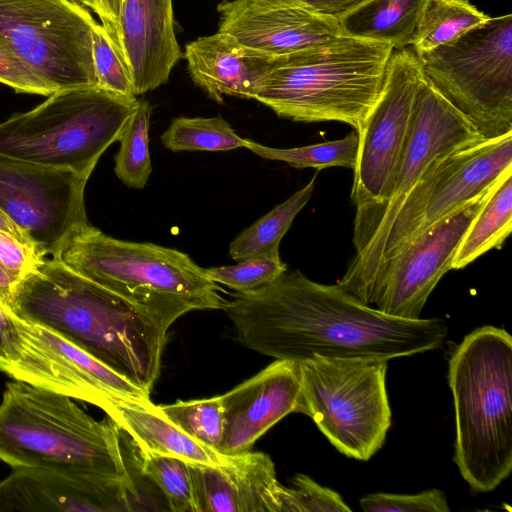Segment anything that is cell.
<instances>
[{
    "mask_svg": "<svg viewBox=\"0 0 512 512\" xmlns=\"http://www.w3.org/2000/svg\"><path fill=\"white\" fill-rule=\"evenodd\" d=\"M45 260L38 248L13 233L0 229V266L16 285Z\"/></svg>",
    "mask_w": 512,
    "mask_h": 512,
    "instance_id": "obj_37",
    "label": "cell"
},
{
    "mask_svg": "<svg viewBox=\"0 0 512 512\" xmlns=\"http://www.w3.org/2000/svg\"><path fill=\"white\" fill-rule=\"evenodd\" d=\"M300 391L298 362L276 359L221 395L224 429L217 451L224 455L250 451L272 426L297 412Z\"/></svg>",
    "mask_w": 512,
    "mask_h": 512,
    "instance_id": "obj_18",
    "label": "cell"
},
{
    "mask_svg": "<svg viewBox=\"0 0 512 512\" xmlns=\"http://www.w3.org/2000/svg\"><path fill=\"white\" fill-rule=\"evenodd\" d=\"M136 467L161 490L169 510L199 512L188 461L136 448Z\"/></svg>",
    "mask_w": 512,
    "mask_h": 512,
    "instance_id": "obj_29",
    "label": "cell"
},
{
    "mask_svg": "<svg viewBox=\"0 0 512 512\" xmlns=\"http://www.w3.org/2000/svg\"><path fill=\"white\" fill-rule=\"evenodd\" d=\"M138 101L98 86L55 91L32 110L0 123V154L89 179Z\"/></svg>",
    "mask_w": 512,
    "mask_h": 512,
    "instance_id": "obj_7",
    "label": "cell"
},
{
    "mask_svg": "<svg viewBox=\"0 0 512 512\" xmlns=\"http://www.w3.org/2000/svg\"><path fill=\"white\" fill-rule=\"evenodd\" d=\"M122 0H90L89 8L100 18L111 37L116 33Z\"/></svg>",
    "mask_w": 512,
    "mask_h": 512,
    "instance_id": "obj_41",
    "label": "cell"
},
{
    "mask_svg": "<svg viewBox=\"0 0 512 512\" xmlns=\"http://www.w3.org/2000/svg\"><path fill=\"white\" fill-rule=\"evenodd\" d=\"M298 364L297 412L309 416L340 453L369 460L382 448L391 426L388 361L313 356Z\"/></svg>",
    "mask_w": 512,
    "mask_h": 512,
    "instance_id": "obj_9",
    "label": "cell"
},
{
    "mask_svg": "<svg viewBox=\"0 0 512 512\" xmlns=\"http://www.w3.org/2000/svg\"><path fill=\"white\" fill-rule=\"evenodd\" d=\"M427 80L484 139L512 132V15L417 55Z\"/></svg>",
    "mask_w": 512,
    "mask_h": 512,
    "instance_id": "obj_10",
    "label": "cell"
},
{
    "mask_svg": "<svg viewBox=\"0 0 512 512\" xmlns=\"http://www.w3.org/2000/svg\"><path fill=\"white\" fill-rule=\"evenodd\" d=\"M366 512H449L447 498L439 489L417 494H368L359 501Z\"/></svg>",
    "mask_w": 512,
    "mask_h": 512,
    "instance_id": "obj_36",
    "label": "cell"
},
{
    "mask_svg": "<svg viewBox=\"0 0 512 512\" xmlns=\"http://www.w3.org/2000/svg\"><path fill=\"white\" fill-rule=\"evenodd\" d=\"M287 271L279 253L249 257L235 265L204 268L206 276L239 293L268 285Z\"/></svg>",
    "mask_w": 512,
    "mask_h": 512,
    "instance_id": "obj_33",
    "label": "cell"
},
{
    "mask_svg": "<svg viewBox=\"0 0 512 512\" xmlns=\"http://www.w3.org/2000/svg\"><path fill=\"white\" fill-rule=\"evenodd\" d=\"M87 181L70 170L0 154V211L44 256L58 258L92 226L84 202Z\"/></svg>",
    "mask_w": 512,
    "mask_h": 512,
    "instance_id": "obj_13",
    "label": "cell"
},
{
    "mask_svg": "<svg viewBox=\"0 0 512 512\" xmlns=\"http://www.w3.org/2000/svg\"><path fill=\"white\" fill-rule=\"evenodd\" d=\"M0 83L17 93L49 96L54 90L0 41Z\"/></svg>",
    "mask_w": 512,
    "mask_h": 512,
    "instance_id": "obj_38",
    "label": "cell"
},
{
    "mask_svg": "<svg viewBox=\"0 0 512 512\" xmlns=\"http://www.w3.org/2000/svg\"><path fill=\"white\" fill-rule=\"evenodd\" d=\"M497 181L462 208L418 234L382 266L373 291L377 309L399 318H420L431 292L443 275L452 270L459 243Z\"/></svg>",
    "mask_w": 512,
    "mask_h": 512,
    "instance_id": "obj_16",
    "label": "cell"
},
{
    "mask_svg": "<svg viewBox=\"0 0 512 512\" xmlns=\"http://www.w3.org/2000/svg\"><path fill=\"white\" fill-rule=\"evenodd\" d=\"M245 148L263 159L282 161L295 168L328 167L354 169L357 160L358 134L350 132L339 140L326 141L294 148H274L245 139Z\"/></svg>",
    "mask_w": 512,
    "mask_h": 512,
    "instance_id": "obj_31",
    "label": "cell"
},
{
    "mask_svg": "<svg viewBox=\"0 0 512 512\" xmlns=\"http://www.w3.org/2000/svg\"><path fill=\"white\" fill-rule=\"evenodd\" d=\"M152 106L139 99L120 138V148L115 156V174L128 187L142 189L152 172L149 151V127Z\"/></svg>",
    "mask_w": 512,
    "mask_h": 512,
    "instance_id": "obj_30",
    "label": "cell"
},
{
    "mask_svg": "<svg viewBox=\"0 0 512 512\" xmlns=\"http://www.w3.org/2000/svg\"><path fill=\"white\" fill-rule=\"evenodd\" d=\"M160 139L163 145L173 152L229 151L245 148V138L240 137L220 115L173 118Z\"/></svg>",
    "mask_w": 512,
    "mask_h": 512,
    "instance_id": "obj_28",
    "label": "cell"
},
{
    "mask_svg": "<svg viewBox=\"0 0 512 512\" xmlns=\"http://www.w3.org/2000/svg\"><path fill=\"white\" fill-rule=\"evenodd\" d=\"M258 7L295 5L307 8L318 14L339 19L364 0H241Z\"/></svg>",
    "mask_w": 512,
    "mask_h": 512,
    "instance_id": "obj_39",
    "label": "cell"
},
{
    "mask_svg": "<svg viewBox=\"0 0 512 512\" xmlns=\"http://www.w3.org/2000/svg\"><path fill=\"white\" fill-rule=\"evenodd\" d=\"M222 310L243 346L277 360L322 356L388 361L437 349L448 334L442 319L388 315L338 283L321 284L299 270L237 292Z\"/></svg>",
    "mask_w": 512,
    "mask_h": 512,
    "instance_id": "obj_1",
    "label": "cell"
},
{
    "mask_svg": "<svg viewBox=\"0 0 512 512\" xmlns=\"http://www.w3.org/2000/svg\"><path fill=\"white\" fill-rule=\"evenodd\" d=\"M423 76L420 61L411 47L393 50L380 95L356 131L358 151L351 189L356 209L387 198Z\"/></svg>",
    "mask_w": 512,
    "mask_h": 512,
    "instance_id": "obj_14",
    "label": "cell"
},
{
    "mask_svg": "<svg viewBox=\"0 0 512 512\" xmlns=\"http://www.w3.org/2000/svg\"><path fill=\"white\" fill-rule=\"evenodd\" d=\"M162 413L185 434L202 445L218 450L224 421L221 396L159 405Z\"/></svg>",
    "mask_w": 512,
    "mask_h": 512,
    "instance_id": "obj_32",
    "label": "cell"
},
{
    "mask_svg": "<svg viewBox=\"0 0 512 512\" xmlns=\"http://www.w3.org/2000/svg\"><path fill=\"white\" fill-rule=\"evenodd\" d=\"M219 30L273 56L308 50L343 36L338 20L295 5L258 7L224 0L217 7Z\"/></svg>",
    "mask_w": 512,
    "mask_h": 512,
    "instance_id": "obj_19",
    "label": "cell"
},
{
    "mask_svg": "<svg viewBox=\"0 0 512 512\" xmlns=\"http://www.w3.org/2000/svg\"><path fill=\"white\" fill-rule=\"evenodd\" d=\"M15 284L0 266V305L12 312Z\"/></svg>",
    "mask_w": 512,
    "mask_h": 512,
    "instance_id": "obj_42",
    "label": "cell"
},
{
    "mask_svg": "<svg viewBox=\"0 0 512 512\" xmlns=\"http://www.w3.org/2000/svg\"><path fill=\"white\" fill-rule=\"evenodd\" d=\"M490 18L469 0H430L411 48L416 55L431 51Z\"/></svg>",
    "mask_w": 512,
    "mask_h": 512,
    "instance_id": "obj_27",
    "label": "cell"
},
{
    "mask_svg": "<svg viewBox=\"0 0 512 512\" xmlns=\"http://www.w3.org/2000/svg\"><path fill=\"white\" fill-rule=\"evenodd\" d=\"M484 138L425 76L418 86L406 141L387 198L356 209L355 257L338 284L366 304L383 241L412 190L453 152Z\"/></svg>",
    "mask_w": 512,
    "mask_h": 512,
    "instance_id": "obj_8",
    "label": "cell"
},
{
    "mask_svg": "<svg viewBox=\"0 0 512 512\" xmlns=\"http://www.w3.org/2000/svg\"><path fill=\"white\" fill-rule=\"evenodd\" d=\"M73 2H76L82 6H85V7H88L89 8V5H90V0H71Z\"/></svg>",
    "mask_w": 512,
    "mask_h": 512,
    "instance_id": "obj_44",
    "label": "cell"
},
{
    "mask_svg": "<svg viewBox=\"0 0 512 512\" xmlns=\"http://www.w3.org/2000/svg\"><path fill=\"white\" fill-rule=\"evenodd\" d=\"M0 229L6 230L10 233L15 234L19 238L30 242L24 234L21 232V230L7 217L0 211ZM31 243V242H30Z\"/></svg>",
    "mask_w": 512,
    "mask_h": 512,
    "instance_id": "obj_43",
    "label": "cell"
},
{
    "mask_svg": "<svg viewBox=\"0 0 512 512\" xmlns=\"http://www.w3.org/2000/svg\"><path fill=\"white\" fill-rule=\"evenodd\" d=\"M91 37L97 86L119 96L136 97L128 66L106 28L95 22Z\"/></svg>",
    "mask_w": 512,
    "mask_h": 512,
    "instance_id": "obj_34",
    "label": "cell"
},
{
    "mask_svg": "<svg viewBox=\"0 0 512 512\" xmlns=\"http://www.w3.org/2000/svg\"><path fill=\"white\" fill-rule=\"evenodd\" d=\"M184 56L194 83L218 103L224 96L255 99L284 57L247 46L221 31L188 43Z\"/></svg>",
    "mask_w": 512,
    "mask_h": 512,
    "instance_id": "obj_22",
    "label": "cell"
},
{
    "mask_svg": "<svg viewBox=\"0 0 512 512\" xmlns=\"http://www.w3.org/2000/svg\"><path fill=\"white\" fill-rule=\"evenodd\" d=\"M512 229V168L498 179L490 196L459 243L451 269H462L493 248H500Z\"/></svg>",
    "mask_w": 512,
    "mask_h": 512,
    "instance_id": "obj_25",
    "label": "cell"
},
{
    "mask_svg": "<svg viewBox=\"0 0 512 512\" xmlns=\"http://www.w3.org/2000/svg\"><path fill=\"white\" fill-rule=\"evenodd\" d=\"M12 312L151 393L160 375L168 328L59 258L45 259L15 285Z\"/></svg>",
    "mask_w": 512,
    "mask_h": 512,
    "instance_id": "obj_2",
    "label": "cell"
},
{
    "mask_svg": "<svg viewBox=\"0 0 512 512\" xmlns=\"http://www.w3.org/2000/svg\"><path fill=\"white\" fill-rule=\"evenodd\" d=\"M512 168V132L483 139L447 156L408 195L395 217L378 254L367 291H373L382 266L418 234L456 212Z\"/></svg>",
    "mask_w": 512,
    "mask_h": 512,
    "instance_id": "obj_12",
    "label": "cell"
},
{
    "mask_svg": "<svg viewBox=\"0 0 512 512\" xmlns=\"http://www.w3.org/2000/svg\"><path fill=\"white\" fill-rule=\"evenodd\" d=\"M394 48L341 36L284 56L255 100L295 122L337 121L358 131L382 90Z\"/></svg>",
    "mask_w": 512,
    "mask_h": 512,
    "instance_id": "obj_6",
    "label": "cell"
},
{
    "mask_svg": "<svg viewBox=\"0 0 512 512\" xmlns=\"http://www.w3.org/2000/svg\"><path fill=\"white\" fill-rule=\"evenodd\" d=\"M339 493L305 474H296L282 495V512H350Z\"/></svg>",
    "mask_w": 512,
    "mask_h": 512,
    "instance_id": "obj_35",
    "label": "cell"
},
{
    "mask_svg": "<svg viewBox=\"0 0 512 512\" xmlns=\"http://www.w3.org/2000/svg\"><path fill=\"white\" fill-rule=\"evenodd\" d=\"M455 412L453 461L476 492L493 491L512 470V337L485 325L450 355Z\"/></svg>",
    "mask_w": 512,
    "mask_h": 512,
    "instance_id": "obj_3",
    "label": "cell"
},
{
    "mask_svg": "<svg viewBox=\"0 0 512 512\" xmlns=\"http://www.w3.org/2000/svg\"><path fill=\"white\" fill-rule=\"evenodd\" d=\"M18 326L20 355L0 366L11 379L93 404L106 414L117 399L150 401V394L51 330L19 318Z\"/></svg>",
    "mask_w": 512,
    "mask_h": 512,
    "instance_id": "obj_15",
    "label": "cell"
},
{
    "mask_svg": "<svg viewBox=\"0 0 512 512\" xmlns=\"http://www.w3.org/2000/svg\"><path fill=\"white\" fill-rule=\"evenodd\" d=\"M0 460L132 478L119 427L108 415L97 421L69 396L14 380L0 403Z\"/></svg>",
    "mask_w": 512,
    "mask_h": 512,
    "instance_id": "obj_4",
    "label": "cell"
},
{
    "mask_svg": "<svg viewBox=\"0 0 512 512\" xmlns=\"http://www.w3.org/2000/svg\"><path fill=\"white\" fill-rule=\"evenodd\" d=\"M317 173L300 190L238 234L229 245V255L240 261L279 253V244L293 220L311 199Z\"/></svg>",
    "mask_w": 512,
    "mask_h": 512,
    "instance_id": "obj_26",
    "label": "cell"
},
{
    "mask_svg": "<svg viewBox=\"0 0 512 512\" xmlns=\"http://www.w3.org/2000/svg\"><path fill=\"white\" fill-rule=\"evenodd\" d=\"M189 466L199 512H282L285 486L263 452L230 455L219 465Z\"/></svg>",
    "mask_w": 512,
    "mask_h": 512,
    "instance_id": "obj_21",
    "label": "cell"
},
{
    "mask_svg": "<svg viewBox=\"0 0 512 512\" xmlns=\"http://www.w3.org/2000/svg\"><path fill=\"white\" fill-rule=\"evenodd\" d=\"M133 478L42 467H15L0 481V512L133 510Z\"/></svg>",
    "mask_w": 512,
    "mask_h": 512,
    "instance_id": "obj_17",
    "label": "cell"
},
{
    "mask_svg": "<svg viewBox=\"0 0 512 512\" xmlns=\"http://www.w3.org/2000/svg\"><path fill=\"white\" fill-rule=\"evenodd\" d=\"M430 0H364L338 19L344 36L411 47Z\"/></svg>",
    "mask_w": 512,
    "mask_h": 512,
    "instance_id": "obj_24",
    "label": "cell"
},
{
    "mask_svg": "<svg viewBox=\"0 0 512 512\" xmlns=\"http://www.w3.org/2000/svg\"><path fill=\"white\" fill-rule=\"evenodd\" d=\"M106 415L137 449L208 465L224 464L230 459V455L221 454L189 437L151 401L117 399Z\"/></svg>",
    "mask_w": 512,
    "mask_h": 512,
    "instance_id": "obj_23",
    "label": "cell"
},
{
    "mask_svg": "<svg viewBox=\"0 0 512 512\" xmlns=\"http://www.w3.org/2000/svg\"><path fill=\"white\" fill-rule=\"evenodd\" d=\"M95 20L71 0H0V41L53 90L97 86Z\"/></svg>",
    "mask_w": 512,
    "mask_h": 512,
    "instance_id": "obj_11",
    "label": "cell"
},
{
    "mask_svg": "<svg viewBox=\"0 0 512 512\" xmlns=\"http://www.w3.org/2000/svg\"><path fill=\"white\" fill-rule=\"evenodd\" d=\"M21 345L17 316L0 305V366L18 359Z\"/></svg>",
    "mask_w": 512,
    "mask_h": 512,
    "instance_id": "obj_40",
    "label": "cell"
},
{
    "mask_svg": "<svg viewBox=\"0 0 512 512\" xmlns=\"http://www.w3.org/2000/svg\"><path fill=\"white\" fill-rule=\"evenodd\" d=\"M169 327L193 310L222 309L219 286L191 257L153 243L119 240L91 226L58 257Z\"/></svg>",
    "mask_w": 512,
    "mask_h": 512,
    "instance_id": "obj_5",
    "label": "cell"
},
{
    "mask_svg": "<svg viewBox=\"0 0 512 512\" xmlns=\"http://www.w3.org/2000/svg\"><path fill=\"white\" fill-rule=\"evenodd\" d=\"M112 39L128 66L135 96L165 84L182 56L172 0H122Z\"/></svg>",
    "mask_w": 512,
    "mask_h": 512,
    "instance_id": "obj_20",
    "label": "cell"
}]
</instances>
